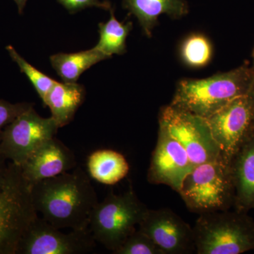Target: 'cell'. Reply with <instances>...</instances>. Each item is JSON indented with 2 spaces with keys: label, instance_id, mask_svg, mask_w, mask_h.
I'll use <instances>...</instances> for the list:
<instances>
[{
  "label": "cell",
  "instance_id": "1",
  "mask_svg": "<svg viewBox=\"0 0 254 254\" xmlns=\"http://www.w3.org/2000/svg\"><path fill=\"white\" fill-rule=\"evenodd\" d=\"M31 192L37 213L59 229H88L92 210L98 203L89 177L78 167L32 184Z\"/></svg>",
  "mask_w": 254,
  "mask_h": 254
},
{
  "label": "cell",
  "instance_id": "2",
  "mask_svg": "<svg viewBox=\"0 0 254 254\" xmlns=\"http://www.w3.org/2000/svg\"><path fill=\"white\" fill-rule=\"evenodd\" d=\"M254 76V68L244 64L208 78L180 80L170 105L208 118L232 100L250 93Z\"/></svg>",
  "mask_w": 254,
  "mask_h": 254
},
{
  "label": "cell",
  "instance_id": "3",
  "mask_svg": "<svg viewBox=\"0 0 254 254\" xmlns=\"http://www.w3.org/2000/svg\"><path fill=\"white\" fill-rule=\"evenodd\" d=\"M193 230L198 254H240L254 250V220L245 212L202 214Z\"/></svg>",
  "mask_w": 254,
  "mask_h": 254
},
{
  "label": "cell",
  "instance_id": "4",
  "mask_svg": "<svg viewBox=\"0 0 254 254\" xmlns=\"http://www.w3.org/2000/svg\"><path fill=\"white\" fill-rule=\"evenodd\" d=\"M178 193L191 213L230 210L235 204L230 166L221 159L196 165L185 177Z\"/></svg>",
  "mask_w": 254,
  "mask_h": 254
},
{
  "label": "cell",
  "instance_id": "5",
  "mask_svg": "<svg viewBox=\"0 0 254 254\" xmlns=\"http://www.w3.org/2000/svg\"><path fill=\"white\" fill-rule=\"evenodd\" d=\"M148 209L131 187L122 194L110 192L92 210L88 228L95 242L113 253L136 231Z\"/></svg>",
  "mask_w": 254,
  "mask_h": 254
},
{
  "label": "cell",
  "instance_id": "6",
  "mask_svg": "<svg viewBox=\"0 0 254 254\" xmlns=\"http://www.w3.org/2000/svg\"><path fill=\"white\" fill-rule=\"evenodd\" d=\"M31 185L19 165L9 162L0 193V254H16L20 242L38 213L31 198Z\"/></svg>",
  "mask_w": 254,
  "mask_h": 254
},
{
  "label": "cell",
  "instance_id": "7",
  "mask_svg": "<svg viewBox=\"0 0 254 254\" xmlns=\"http://www.w3.org/2000/svg\"><path fill=\"white\" fill-rule=\"evenodd\" d=\"M158 123L185 148L194 166L221 159L205 118L170 104L160 109Z\"/></svg>",
  "mask_w": 254,
  "mask_h": 254
},
{
  "label": "cell",
  "instance_id": "8",
  "mask_svg": "<svg viewBox=\"0 0 254 254\" xmlns=\"http://www.w3.org/2000/svg\"><path fill=\"white\" fill-rule=\"evenodd\" d=\"M220 150V158L230 165L241 145L254 131V93L237 97L205 119Z\"/></svg>",
  "mask_w": 254,
  "mask_h": 254
},
{
  "label": "cell",
  "instance_id": "9",
  "mask_svg": "<svg viewBox=\"0 0 254 254\" xmlns=\"http://www.w3.org/2000/svg\"><path fill=\"white\" fill-rule=\"evenodd\" d=\"M58 129L54 119L42 118L31 107L0 132V155L21 166L40 145L54 138Z\"/></svg>",
  "mask_w": 254,
  "mask_h": 254
},
{
  "label": "cell",
  "instance_id": "10",
  "mask_svg": "<svg viewBox=\"0 0 254 254\" xmlns=\"http://www.w3.org/2000/svg\"><path fill=\"white\" fill-rule=\"evenodd\" d=\"M61 229L38 216L20 242L16 254H84L94 250L89 228L64 233Z\"/></svg>",
  "mask_w": 254,
  "mask_h": 254
},
{
  "label": "cell",
  "instance_id": "11",
  "mask_svg": "<svg viewBox=\"0 0 254 254\" xmlns=\"http://www.w3.org/2000/svg\"><path fill=\"white\" fill-rule=\"evenodd\" d=\"M138 230L151 239L163 254L195 252L193 227L171 209L148 208L138 224Z\"/></svg>",
  "mask_w": 254,
  "mask_h": 254
},
{
  "label": "cell",
  "instance_id": "12",
  "mask_svg": "<svg viewBox=\"0 0 254 254\" xmlns=\"http://www.w3.org/2000/svg\"><path fill=\"white\" fill-rule=\"evenodd\" d=\"M194 167L182 145L159 127L158 140L147 173L148 182L166 185L179 193L185 177Z\"/></svg>",
  "mask_w": 254,
  "mask_h": 254
},
{
  "label": "cell",
  "instance_id": "13",
  "mask_svg": "<svg viewBox=\"0 0 254 254\" xmlns=\"http://www.w3.org/2000/svg\"><path fill=\"white\" fill-rule=\"evenodd\" d=\"M76 166L72 150L54 137L40 145L20 167L23 177L32 185L66 173Z\"/></svg>",
  "mask_w": 254,
  "mask_h": 254
},
{
  "label": "cell",
  "instance_id": "14",
  "mask_svg": "<svg viewBox=\"0 0 254 254\" xmlns=\"http://www.w3.org/2000/svg\"><path fill=\"white\" fill-rule=\"evenodd\" d=\"M229 166L235 189L234 208L248 213L254 210V131L241 145Z\"/></svg>",
  "mask_w": 254,
  "mask_h": 254
},
{
  "label": "cell",
  "instance_id": "15",
  "mask_svg": "<svg viewBox=\"0 0 254 254\" xmlns=\"http://www.w3.org/2000/svg\"><path fill=\"white\" fill-rule=\"evenodd\" d=\"M123 8L136 16L145 36L150 38L159 16L167 14L180 19L189 13L185 0H123Z\"/></svg>",
  "mask_w": 254,
  "mask_h": 254
},
{
  "label": "cell",
  "instance_id": "16",
  "mask_svg": "<svg viewBox=\"0 0 254 254\" xmlns=\"http://www.w3.org/2000/svg\"><path fill=\"white\" fill-rule=\"evenodd\" d=\"M86 94L85 87L77 82L57 81L43 104L50 108L52 118L61 128L72 121L76 111L84 102Z\"/></svg>",
  "mask_w": 254,
  "mask_h": 254
},
{
  "label": "cell",
  "instance_id": "17",
  "mask_svg": "<svg viewBox=\"0 0 254 254\" xmlns=\"http://www.w3.org/2000/svg\"><path fill=\"white\" fill-rule=\"evenodd\" d=\"M87 168L90 176L99 183L114 185L129 173V165L122 153L111 149L95 150L88 156Z\"/></svg>",
  "mask_w": 254,
  "mask_h": 254
},
{
  "label": "cell",
  "instance_id": "18",
  "mask_svg": "<svg viewBox=\"0 0 254 254\" xmlns=\"http://www.w3.org/2000/svg\"><path fill=\"white\" fill-rule=\"evenodd\" d=\"M110 57L95 48L72 53H57L50 58V63L63 82L76 83L88 68Z\"/></svg>",
  "mask_w": 254,
  "mask_h": 254
},
{
  "label": "cell",
  "instance_id": "19",
  "mask_svg": "<svg viewBox=\"0 0 254 254\" xmlns=\"http://www.w3.org/2000/svg\"><path fill=\"white\" fill-rule=\"evenodd\" d=\"M110 18L107 22L98 24L99 41L94 47L112 58L113 55H121L127 52V38L133 28V23L120 22L115 16V11L110 10Z\"/></svg>",
  "mask_w": 254,
  "mask_h": 254
},
{
  "label": "cell",
  "instance_id": "20",
  "mask_svg": "<svg viewBox=\"0 0 254 254\" xmlns=\"http://www.w3.org/2000/svg\"><path fill=\"white\" fill-rule=\"evenodd\" d=\"M213 46L208 37L200 33H192L185 38L180 46L182 63L190 68H202L208 65L213 58Z\"/></svg>",
  "mask_w": 254,
  "mask_h": 254
},
{
  "label": "cell",
  "instance_id": "21",
  "mask_svg": "<svg viewBox=\"0 0 254 254\" xmlns=\"http://www.w3.org/2000/svg\"><path fill=\"white\" fill-rule=\"evenodd\" d=\"M6 50L9 53L11 60L18 65L21 72L27 76L42 101L44 103L47 95L57 81L50 76H47L46 73L41 72L38 68L34 67L33 65L28 63L23 57L18 54V52L12 46L9 45L6 46Z\"/></svg>",
  "mask_w": 254,
  "mask_h": 254
},
{
  "label": "cell",
  "instance_id": "22",
  "mask_svg": "<svg viewBox=\"0 0 254 254\" xmlns=\"http://www.w3.org/2000/svg\"><path fill=\"white\" fill-rule=\"evenodd\" d=\"M114 254H163L151 239L137 230L131 234Z\"/></svg>",
  "mask_w": 254,
  "mask_h": 254
},
{
  "label": "cell",
  "instance_id": "23",
  "mask_svg": "<svg viewBox=\"0 0 254 254\" xmlns=\"http://www.w3.org/2000/svg\"><path fill=\"white\" fill-rule=\"evenodd\" d=\"M33 106V103H11L0 99V131L19 116L23 112Z\"/></svg>",
  "mask_w": 254,
  "mask_h": 254
},
{
  "label": "cell",
  "instance_id": "24",
  "mask_svg": "<svg viewBox=\"0 0 254 254\" xmlns=\"http://www.w3.org/2000/svg\"><path fill=\"white\" fill-rule=\"evenodd\" d=\"M58 1L71 14L87 8L97 7L109 11L113 8L110 1L101 0H58Z\"/></svg>",
  "mask_w": 254,
  "mask_h": 254
},
{
  "label": "cell",
  "instance_id": "25",
  "mask_svg": "<svg viewBox=\"0 0 254 254\" xmlns=\"http://www.w3.org/2000/svg\"><path fill=\"white\" fill-rule=\"evenodd\" d=\"M9 160L0 155V193L4 188L6 176H7L8 169H9Z\"/></svg>",
  "mask_w": 254,
  "mask_h": 254
},
{
  "label": "cell",
  "instance_id": "26",
  "mask_svg": "<svg viewBox=\"0 0 254 254\" xmlns=\"http://www.w3.org/2000/svg\"><path fill=\"white\" fill-rule=\"evenodd\" d=\"M14 1L17 6L18 13L20 14H23V9L26 6L28 0H14Z\"/></svg>",
  "mask_w": 254,
  "mask_h": 254
},
{
  "label": "cell",
  "instance_id": "27",
  "mask_svg": "<svg viewBox=\"0 0 254 254\" xmlns=\"http://www.w3.org/2000/svg\"><path fill=\"white\" fill-rule=\"evenodd\" d=\"M251 91L254 92V76L253 82H252V90H251Z\"/></svg>",
  "mask_w": 254,
  "mask_h": 254
},
{
  "label": "cell",
  "instance_id": "28",
  "mask_svg": "<svg viewBox=\"0 0 254 254\" xmlns=\"http://www.w3.org/2000/svg\"><path fill=\"white\" fill-rule=\"evenodd\" d=\"M0 132H1V131H0Z\"/></svg>",
  "mask_w": 254,
  "mask_h": 254
}]
</instances>
